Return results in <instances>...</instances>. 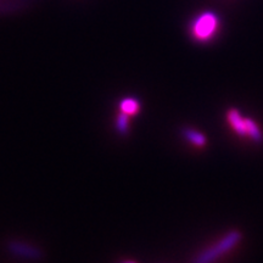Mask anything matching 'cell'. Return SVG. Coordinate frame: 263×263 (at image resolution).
I'll return each instance as SVG.
<instances>
[{"label":"cell","mask_w":263,"mask_h":263,"mask_svg":"<svg viewBox=\"0 0 263 263\" xmlns=\"http://www.w3.org/2000/svg\"><path fill=\"white\" fill-rule=\"evenodd\" d=\"M219 17L216 12L205 11L196 18H194L192 26H190V33L192 37L196 42L206 43L213 39L219 29Z\"/></svg>","instance_id":"7a4b0ae2"},{"label":"cell","mask_w":263,"mask_h":263,"mask_svg":"<svg viewBox=\"0 0 263 263\" xmlns=\"http://www.w3.org/2000/svg\"><path fill=\"white\" fill-rule=\"evenodd\" d=\"M226 118L230 129L234 132L236 136H239L240 138H248L249 117H242V115L239 112V110L233 107L227 111Z\"/></svg>","instance_id":"3957f363"},{"label":"cell","mask_w":263,"mask_h":263,"mask_svg":"<svg viewBox=\"0 0 263 263\" xmlns=\"http://www.w3.org/2000/svg\"><path fill=\"white\" fill-rule=\"evenodd\" d=\"M183 137L189 141L190 144H193L196 147H203L207 145V138L205 134L200 133L199 130L192 129V128H185L183 130Z\"/></svg>","instance_id":"277c9868"},{"label":"cell","mask_w":263,"mask_h":263,"mask_svg":"<svg viewBox=\"0 0 263 263\" xmlns=\"http://www.w3.org/2000/svg\"><path fill=\"white\" fill-rule=\"evenodd\" d=\"M122 263H137V262H133V261H124Z\"/></svg>","instance_id":"52a82bcc"},{"label":"cell","mask_w":263,"mask_h":263,"mask_svg":"<svg viewBox=\"0 0 263 263\" xmlns=\"http://www.w3.org/2000/svg\"><path fill=\"white\" fill-rule=\"evenodd\" d=\"M12 251H14L15 254L25 256V257H28V258H35L39 256L37 250L29 248V246H25V245H18V244L14 245L12 246Z\"/></svg>","instance_id":"8992f818"},{"label":"cell","mask_w":263,"mask_h":263,"mask_svg":"<svg viewBox=\"0 0 263 263\" xmlns=\"http://www.w3.org/2000/svg\"><path fill=\"white\" fill-rule=\"evenodd\" d=\"M120 107H121V111H122V114L127 115V116L129 117V116H133V115L139 112L140 104L137 99L126 98L124 100L121 101Z\"/></svg>","instance_id":"5b68a950"},{"label":"cell","mask_w":263,"mask_h":263,"mask_svg":"<svg viewBox=\"0 0 263 263\" xmlns=\"http://www.w3.org/2000/svg\"><path fill=\"white\" fill-rule=\"evenodd\" d=\"M242 238H244V235L240 230H230L223 238L217 240L215 244L200 252L194 258L193 263H215L232 250H234L240 244Z\"/></svg>","instance_id":"6da1fadb"}]
</instances>
